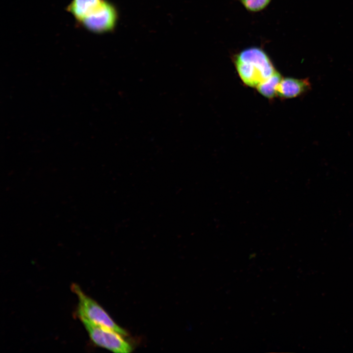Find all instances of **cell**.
I'll return each instance as SVG.
<instances>
[{
  "label": "cell",
  "instance_id": "cell-6",
  "mask_svg": "<svg viewBox=\"0 0 353 353\" xmlns=\"http://www.w3.org/2000/svg\"><path fill=\"white\" fill-rule=\"evenodd\" d=\"M104 0H72L67 7V11L74 16L79 24L97 9Z\"/></svg>",
  "mask_w": 353,
  "mask_h": 353
},
{
  "label": "cell",
  "instance_id": "cell-2",
  "mask_svg": "<svg viewBox=\"0 0 353 353\" xmlns=\"http://www.w3.org/2000/svg\"><path fill=\"white\" fill-rule=\"evenodd\" d=\"M71 289L78 300V317H84L94 323L112 329L122 335H127V332L115 323L103 308L95 300L85 294L77 284H72Z\"/></svg>",
  "mask_w": 353,
  "mask_h": 353
},
{
  "label": "cell",
  "instance_id": "cell-7",
  "mask_svg": "<svg viewBox=\"0 0 353 353\" xmlns=\"http://www.w3.org/2000/svg\"><path fill=\"white\" fill-rule=\"evenodd\" d=\"M282 78L281 74L276 71L271 76L256 87L257 90L264 97L273 99L277 96L276 88Z\"/></svg>",
  "mask_w": 353,
  "mask_h": 353
},
{
  "label": "cell",
  "instance_id": "cell-8",
  "mask_svg": "<svg viewBox=\"0 0 353 353\" xmlns=\"http://www.w3.org/2000/svg\"><path fill=\"white\" fill-rule=\"evenodd\" d=\"M272 0H240L244 7L251 12H258L265 9Z\"/></svg>",
  "mask_w": 353,
  "mask_h": 353
},
{
  "label": "cell",
  "instance_id": "cell-3",
  "mask_svg": "<svg viewBox=\"0 0 353 353\" xmlns=\"http://www.w3.org/2000/svg\"><path fill=\"white\" fill-rule=\"evenodd\" d=\"M79 318L95 345L116 353H128L132 351L131 346L122 337V334L84 317Z\"/></svg>",
  "mask_w": 353,
  "mask_h": 353
},
{
  "label": "cell",
  "instance_id": "cell-5",
  "mask_svg": "<svg viewBox=\"0 0 353 353\" xmlns=\"http://www.w3.org/2000/svg\"><path fill=\"white\" fill-rule=\"evenodd\" d=\"M311 84L309 78H282L277 85V96L281 99H291L299 97L309 91Z\"/></svg>",
  "mask_w": 353,
  "mask_h": 353
},
{
  "label": "cell",
  "instance_id": "cell-1",
  "mask_svg": "<svg viewBox=\"0 0 353 353\" xmlns=\"http://www.w3.org/2000/svg\"><path fill=\"white\" fill-rule=\"evenodd\" d=\"M233 62L242 81L251 87H256L277 71L267 54L258 47L241 51L234 55Z\"/></svg>",
  "mask_w": 353,
  "mask_h": 353
},
{
  "label": "cell",
  "instance_id": "cell-4",
  "mask_svg": "<svg viewBox=\"0 0 353 353\" xmlns=\"http://www.w3.org/2000/svg\"><path fill=\"white\" fill-rule=\"evenodd\" d=\"M118 13L114 5L104 0L93 13L80 23L83 27L95 33H103L112 31L115 26Z\"/></svg>",
  "mask_w": 353,
  "mask_h": 353
}]
</instances>
